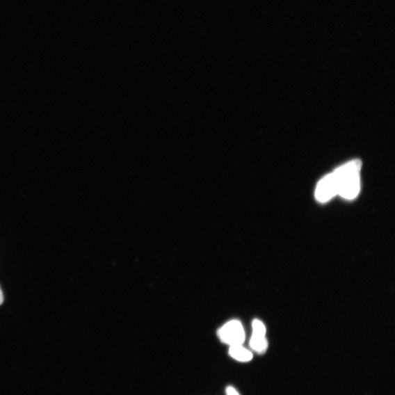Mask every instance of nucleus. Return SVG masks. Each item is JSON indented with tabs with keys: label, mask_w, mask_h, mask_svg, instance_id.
<instances>
[{
	"label": "nucleus",
	"mask_w": 395,
	"mask_h": 395,
	"mask_svg": "<svg viewBox=\"0 0 395 395\" xmlns=\"http://www.w3.org/2000/svg\"><path fill=\"white\" fill-rule=\"evenodd\" d=\"M337 182L334 173L324 177L316 189V198L320 202H327L337 195Z\"/></svg>",
	"instance_id": "3"
},
{
	"label": "nucleus",
	"mask_w": 395,
	"mask_h": 395,
	"mask_svg": "<svg viewBox=\"0 0 395 395\" xmlns=\"http://www.w3.org/2000/svg\"><path fill=\"white\" fill-rule=\"evenodd\" d=\"M225 394L227 395H241V393L233 386H229L225 389Z\"/></svg>",
	"instance_id": "6"
},
{
	"label": "nucleus",
	"mask_w": 395,
	"mask_h": 395,
	"mask_svg": "<svg viewBox=\"0 0 395 395\" xmlns=\"http://www.w3.org/2000/svg\"><path fill=\"white\" fill-rule=\"evenodd\" d=\"M252 327V334L250 338V346L253 351L258 353V354H264L268 348V342L266 338V327L259 320H254Z\"/></svg>",
	"instance_id": "4"
},
{
	"label": "nucleus",
	"mask_w": 395,
	"mask_h": 395,
	"mask_svg": "<svg viewBox=\"0 0 395 395\" xmlns=\"http://www.w3.org/2000/svg\"><path fill=\"white\" fill-rule=\"evenodd\" d=\"M361 167V161L355 160L336 169L333 173L337 182V195L348 200L355 199L360 191Z\"/></svg>",
	"instance_id": "1"
},
{
	"label": "nucleus",
	"mask_w": 395,
	"mask_h": 395,
	"mask_svg": "<svg viewBox=\"0 0 395 395\" xmlns=\"http://www.w3.org/2000/svg\"><path fill=\"white\" fill-rule=\"evenodd\" d=\"M3 291L1 290V289H0V305H2V303H3Z\"/></svg>",
	"instance_id": "7"
},
{
	"label": "nucleus",
	"mask_w": 395,
	"mask_h": 395,
	"mask_svg": "<svg viewBox=\"0 0 395 395\" xmlns=\"http://www.w3.org/2000/svg\"><path fill=\"white\" fill-rule=\"evenodd\" d=\"M229 354L232 359L239 362H248L252 359V352L243 345L229 346Z\"/></svg>",
	"instance_id": "5"
},
{
	"label": "nucleus",
	"mask_w": 395,
	"mask_h": 395,
	"mask_svg": "<svg viewBox=\"0 0 395 395\" xmlns=\"http://www.w3.org/2000/svg\"><path fill=\"white\" fill-rule=\"evenodd\" d=\"M222 343L229 346L243 345L245 340V333L242 323L237 320L225 324L218 332Z\"/></svg>",
	"instance_id": "2"
}]
</instances>
